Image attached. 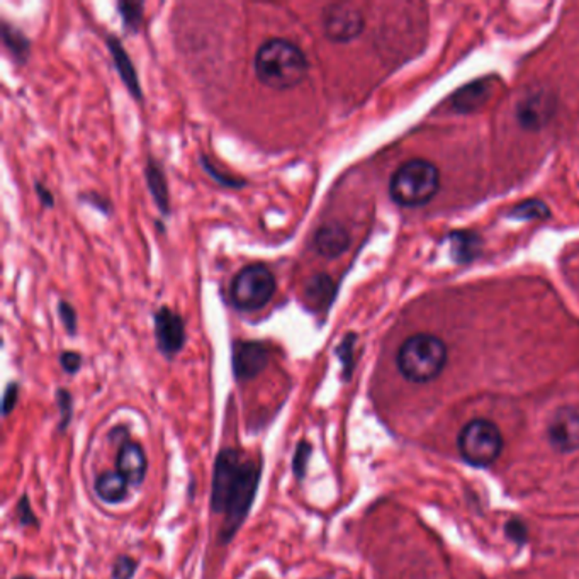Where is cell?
Listing matches in <instances>:
<instances>
[{"mask_svg": "<svg viewBox=\"0 0 579 579\" xmlns=\"http://www.w3.org/2000/svg\"><path fill=\"white\" fill-rule=\"evenodd\" d=\"M129 482L121 472H104L96 481V493L104 503H121L127 496Z\"/></svg>", "mask_w": 579, "mask_h": 579, "instance_id": "9a60e30c", "label": "cell"}, {"mask_svg": "<svg viewBox=\"0 0 579 579\" xmlns=\"http://www.w3.org/2000/svg\"><path fill=\"white\" fill-rule=\"evenodd\" d=\"M56 311H58V316H60V320H62V323H64L66 333H68V335H76V323H78L76 308L68 301H60L58 302Z\"/></svg>", "mask_w": 579, "mask_h": 579, "instance_id": "4316f807", "label": "cell"}, {"mask_svg": "<svg viewBox=\"0 0 579 579\" xmlns=\"http://www.w3.org/2000/svg\"><path fill=\"white\" fill-rule=\"evenodd\" d=\"M60 365L66 374H76L82 367V355L76 350H65L60 355Z\"/></svg>", "mask_w": 579, "mask_h": 579, "instance_id": "f1b7e54d", "label": "cell"}, {"mask_svg": "<svg viewBox=\"0 0 579 579\" xmlns=\"http://www.w3.org/2000/svg\"><path fill=\"white\" fill-rule=\"evenodd\" d=\"M138 563L129 555H119L113 564V579H133Z\"/></svg>", "mask_w": 579, "mask_h": 579, "instance_id": "484cf974", "label": "cell"}, {"mask_svg": "<svg viewBox=\"0 0 579 579\" xmlns=\"http://www.w3.org/2000/svg\"><path fill=\"white\" fill-rule=\"evenodd\" d=\"M396 362L404 379L425 384L441 376L447 364V347L435 335L416 333L404 340Z\"/></svg>", "mask_w": 579, "mask_h": 579, "instance_id": "3957f363", "label": "cell"}, {"mask_svg": "<svg viewBox=\"0 0 579 579\" xmlns=\"http://www.w3.org/2000/svg\"><path fill=\"white\" fill-rule=\"evenodd\" d=\"M145 176H147V184H148L153 201L158 206L162 215H168L170 213V198H168V184H167V177H165L162 165L150 157L147 168H145Z\"/></svg>", "mask_w": 579, "mask_h": 579, "instance_id": "5bb4252c", "label": "cell"}, {"mask_svg": "<svg viewBox=\"0 0 579 579\" xmlns=\"http://www.w3.org/2000/svg\"><path fill=\"white\" fill-rule=\"evenodd\" d=\"M362 11L349 2L328 4L321 14L323 33L333 43H350L364 31Z\"/></svg>", "mask_w": 579, "mask_h": 579, "instance_id": "52a82bcc", "label": "cell"}, {"mask_svg": "<svg viewBox=\"0 0 579 579\" xmlns=\"http://www.w3.org/2000/svg\"><path fill=\"white\" fill-rule=\"evenodd\" d=\"M2 38L5 46L11 50L14 58L25 60L29 55V41L25 38V35L21 31H17L13 25H2Z\"/></svg>", "mask_w": 579, "mask_h": 579, "instance_id": "d6986e66", "label": "cell"}, {"mask_svg": "<svg viewBox=\"0 0 579 579\" xmlns=\"http://www.w3.org/2000/svg\"><path fill=\"white\" fill-rule=\"evenodd\" d=\"M278 290L276 276L264 264L243 267L231 280L229 298L239 311H259L274 298Z\"/></svg>", "mask_w": 579, "mask_h": 579, "instance_id": "5b68a950", "label": "cell"}, {"mask_svg": "<svg viewBox=\"0 0 579 579\" xmlns=\"http://www.w3.org/2000/svg\"><path fill=\"white\" fill-rule=\"evenodd\" d=\"M15 516L23 527H38V516L35 515L27 494H23V498L15 504Z\"/></svg>", "mask_w": 579, "mask_h": 579, "instance_id": "d4e9b609", "label": "cell"}, {"mask_svg": "<svg viewBox=\"0 0 579 579\" xmlns=\"http://www.w3.org/2000/svg\"><path fill=\"white\" fill-rule=\"evenodd\" d=\"M490 86L486 82H476L472 86L459 90L453 96V106L457 111H474L482 102L486 101L490 96Z\"/></svg>", "mask_w": 579, "mask_h": 579, "instance_id": "ac0fdd59", "label": "cell"}, {"mask_svg": "<svg viewBox=\"0 0 579 579\" xmlns=\"http://www.w3.org/2000/svg\"><path fill=\"white\" fill-rule=\"evenodd\" d=\"M117 472L127 478L129 486H141L147 478V455L137 442H125L116 461Z\"/></svg>", "mask_w": 579, "mask_h": 579, "instance_id": "7c38bea8", "label": "cell"}, {"mask_svg": "<svg viewBox=\"0 0 579 579\" xmlns=\"http://www.w3.org/2000/svg\"><path fill=\"white\" fill-rule=\"evenodd\" d=\"M117 9L121 14V19L125 23V27L129 31H137L141 21H143V4L137 2H119Z\"/></svg>", "mask_w": 579, "mask_h": 579, "instance_id": "44dd1931", "label": "cell"}, {"mask_svg": "<svg viewBox=\"0 0 579 579\" xmlns=\"http://www.w3.org/2000/svg\"><path fill=\"white\" fill-rule=\"evenodd\" d=\"M311 452H313V447L310 442L301 441L298 443V447L294 451V457H292V472L298 481H302L306 476Z\"/></svg>", "mask_w": 579, "mask_h": 579, "instance_id": "7402d4cb", "label": "cell"}, {"mask_svg": "<svg viewBox=\"0 0 579 579\" xmlns=\"http://www.w3.org/2000/svg\"><path fill=\"white\" fill-rule=\"evenodd\" d=\"M201 164L202 168L209 174V176L215 178L216 182H219L223 188H231V189H241V188H245L247 186V182L245 180H241V178H237V177L225 176L223 172H219L218 168H216L215 165L209 162V158L206 157V155H201Z\"/></svg>", "mask_w": 579, "mask_h": 579, "instance_id": "cb8c5ba5", "label": "cell"}, {"mask_svg": "<svg viewBox=\"0 0 579 579\" xmlns=\"http://www.w3.org/2000/svg\"><path fill=\"white\" fill-rule=\"evenodd\" d=\"M270 361V352L262 341L237 340L231 349L233 374L239 381H250L262 374Z\"/></svg>", "mask_w": 579, "mask_h": 579, "instance_id": "ba28073f", "label": "cell"}, {"mask_svg": "<svg viewBox=\"0 0 579 579\" xmlns=\"http://www.w3.org/2000/svg\"><path fill=\"white\" fill-rule=\"evenodd\" d=\"M155 339L158 350L167 359H174L186 345V325L182 316L162 306L155 313Z\"/></svg>", "mask_w": 579, "mask_h": 579, "instance_id": "9c48e42d", "label": "cell"}, {"mask_svg": "<svg viewBox=\"0 0 579 579\" xmlns=\"http://www.w3.org/2000/svg\"><path fill=\"white\" fill-rule=\"evenodd\" d=\"M313 247L323 259H339L350 249V233L339 223H327L316 229Z\"/></svg>", "mask_w": 579, "mask_h": 579, "instance_id": "8fae6325", "label": "cell"}, {"mask_svg": "<svg viewBox=\"0 0 579 579\" xmlns=\"http://www.w3.org/2000/svg\"><path fill=\"white\" fill-rule=\"evenodd\" d=\"M549 97L535 94L533 97H530L525 102L520 104L518 109V117L522 121V125L525 127H537L542 125L547 117H549Z\"/></svg>", "mask_w": 579, "mask_h": 579, "instance_id": "e0dca14e", "label": "cell"}, {"mask_svg": "<svg viewBox=\"0 0 579 579\" xmlns=\"http://www.w3.org/2000/svg\"><path fill=\"white\" fill-rule=\"evenodd\" d=\"M14 579H35L33 576H15Z\"/></svg>", "mask_w": 579, "mask_h": 579, "instance_id": "1f68e13d", "label": "cell"}, {"mask_svg": "<svg viewBox=\"0 0 579 579\" xmlns=\"http://www.w3.org/2000/svg\"><path fill=\"white\" fill-rule=\"evenodd\" d=\"M506 533H508L510 539L522 542L525 539V535H527V530H525V525L520 523V522H508Z\"/></svg>", "mask_w": 579, "mask_h": 579, "instance_id": "f546056e", "label": "cell"}, {"mask_svg": "<svg viewBox=\"0 0 579 579\" xmlns=\"http://www.w3.org/2000/svg\"><path fill=\"white\" fill-rule=\"evenodd\" d=\"M36 194H38L39 201L41 204L45 206V208H53V204H55V198H53V194H51L50 190L46 189L43 184H39L36 182Z\"/></svg>", "mask_w": 579, "mask_h": 579, "instance_id": "4dcf8cb0", "label": "cell"}, {"mask_svg": "<svg viewBox=\"0 0 579 579\" xmlns=\"http://www.w3.org/2000/svg\"><path fill=\"white\" fill-rule=\"evenodd\" d=\"M253 70L259 82L272 90L298 87L310 72L304 51L288 39H267L257 50Z\"/></svg>", "mask_w": 579, "mask_h": 579, "instance_id": "7a4b0ae2", "label": "cell"}, {"mask_svg": "<svg viewBox=\"0 0 579 579\" xmlns=\"http://www.w3.org/2000/svg\"><path fill=\"white\" fill-rule=\"evenodd\" d=\"M17 401H19V384L17 382H9L7 388L4 391V398H2V415H11L14 408L17 406Z\"/></svg>", "mask_w": 579, "mask_h": 579, "instance_id": "83f0119b", "label": "cell"}, {"mask_svg": "<svg viewBox=\"0 0 579 579\" xmlns=\"http://www.w3.org/2000/svg\"><path fill=\"white\" fill-rule=\"evenodd\" d=\"M335 282L327 274H316L306 282L304 298L315 310H325L335 298Z\"/></svg>", "mask_w": 579, "mask_h": 579, "instance_id": "2e32d148", "label": "cell"}, {"mask_svg": "<svg viewBox=\"0 0 579 579\" xmlns=\"http://www.w3.org/2000/svg\"><path fill=\"white\" fill-rule=\"evenodd\" d=\"M55 401L58 406V411H60V423H58V430L65 433L70 422H72V415H74V398L70 394V391L64 390V388H58L55 392Z\"/></svg>", "mask_w": 579, "mask_h": 579, "instance_id": "ffe728a7", "label": "cell"}, {"mask_svg": "<svg viewBox=\"0 0 579 579\" xmlns=\"http://www.w3.org/2000/svg\"><path fill=\"white\" fill-rule=\"evenodd\" d=\"M107 48H109L111 55H113L116 70H117V74L121 76L123 84H125L127 90L131 92V96L139 101V99H141V87H139L138 74H137V70H135V66H133L131 58L127 56L125 46L119 43V39L116 38V36H109V38H107Z\"/></svg>", "mask_w": 579, "mask_h": 579, "instance_id": "4fadbf2b", "label": "cell"}, {"mask_svg": "<svg viewBox=\"0 0 579 579\" xmlns=\"http://www.w3.org/2000/svg\"><path fill=\"white\" fill-rule=\"evenodd\" d=\"M549 443L557 452H574L579 449V411L574 408H563L555 411L547 427Z\"/></svg>", "mask_w": 579, "mask_h": 579, "instance_id": "30bf717a", "label": "cell"}, {"mask_svg": "<svg viewBox=\"0 0 579 579\" xmlns=\"http://www.w3.org/2000/svg\"><path fill=\"white\" fill-rule=\"evenodd\" d=\"M353 347H355V335H347L343 340H341L339 349H337V355L340 359L341 367H343V379L349 381L352 376L353 371Z\"/></svg>", "mask_w": 579, "mask_h": 579, "instance_id": "603a6c76", "label": "cell"}, {"mask_svg": "<svg viewBox=\"0 0 579 579\" xmlns=\"http://www.w3.org/2000/svg\"><path fill=\"white\" fill-rule=\"evenodd\" d=\"M262 466L255 461H243L239 451L223 449L218 453L211 484V510L225 515L219 530V542L229 543L247 520L260 484Z\"/></svg>", "mask_w": 579, "mask_h": 579, "instance_id": "6da1fadb", "label": "cell"}, {"mask_svg": "<svg viewBox=\"0 0 579 579\" xmlns=\"http://www.w3.org/2000/svg\"><path fill=\"white\" fill-rule=\"evenodd\" d=\"M457 447L462 459L471 466H492L503 449L500 429L490 420H472L461 430Z\"/></svg>", "mask_w": 579, "mask_h": 579, "instance_id": "8992f818", "label": "cell"}, {"mask_svg": "<svg viewBox=\"0 0 579 579\" xmlns=\"http://www.w3.org/2000/svg\"><path fill=\"white\" fill-rule=\"evenodd\" d=\"M441 188V172L435 165L415 158L401 165L390 182L392 201L404 208H416L432 201Z\"/></svg>", "mask_w": 579, "mask_h": 579, "instance_id": "277c9868", "label": "cell"}]
</instances>
